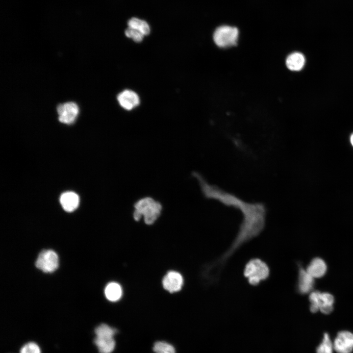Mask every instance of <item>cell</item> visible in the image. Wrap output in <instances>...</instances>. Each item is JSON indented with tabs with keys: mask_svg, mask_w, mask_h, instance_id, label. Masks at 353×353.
Returning a JSON list of instances; mask_svg holds the SVG:
<instances>
[{
	"mask_svg": "<svg viewBox=\"0 0 353 353\" xmlns=\"http://www.w3.org/2000/svg\"><path fill=\"white\" fill-rule=\"evenodd\" d=\"M133 206L134 219L138 221L143 217L144 222L148 225L153 224L157 220L161 214L162 208L159 202L149 197L138 200Z\"/></svg>",
	"mask_w": 353,
	"mask_h": 353,
	"instance_id": "cell-1",
	"label": "cell"
},
{
	"mask_svg": "<svg viewBox=\"0 0 353 353\" xmlns=\"http://www.w3.org/2000/svg\"><path fill=\"white\" fill-rule=\"evenodd\" d=\"M244 276L252 286L258 285L262 281L267 280L270 275V269L268 264L259 258L249 260L246 264Z\"/></svg>",
	"mask_w": 353,
	"mask_h": 353,
	"instance_id": "cell-2",
	"label": "cell"
},
{
	"mask_svg": "<svg viewBox=\"0 0 353 353\" xmlns=\"http://www.w3.org/2000/svg\"><path fill=\"white\" fill-rule=\"evenodd\" d=\"M94 343L100 353H111L115 346L114 335L115 330L106 324H101L95 330Z\"/></svg>",
	"mask_w": 353,
	"mask_h": 353,
	"instance_id": "cell-3",
	"label": "cell"
},
{
	"mask_svg": "<svg viewBox=\"0 0 353 353\" xmlns=\"http://www.w3.org/2000/svg\"><path fill=\"white\" fill-rule=\"evenodd\" d=\"M239 35V30L236 27L222 25L217 27L213 34L215 43L219 47L227 48L235 46Z\"/></svg>",
	"mask_w": 353,
	"mask_h": 353,
	"instance_id": "cell-4",
	"label": "cell"
},
{
	"mask_svg": "<svg viewBox=\"0 0 353 353\" xmlns=\"http://www.w3.org/2000/svg\"><path fill=\"white\" fill-rule=\"evenodd\" d=\"M59 260L57 253L52 250L42 251L39 254L35 265L37 268L45 273H51L58 267Z\"/></svg>",
	"mask_w": 353,
	"mask_h": 353,
	"instance_id": "cell-5",
	"label": "cell"
},
{
	"mask_svg": "<svg viewBox=\"0 0 353 353\" xmlns=\"http://www.w3.org/2000/svg\"><path fill=\"white\" fill-rule=\"evenodd\" d=\"M59 121L65 124L70 125L75 122L79 113L77 104L72 101L60 104L57 107Z\"/></svg>",
	"mask_w": 353,
	"mask_h": 353,
	"instance_id": "cell-6",
	"label": "cell"
},
{
	"mask_svg": "<svg viewBox=\"0 0 353 353\" xmlns=\"http://www.w3.org/2000/svg\"><path fill=\"white\" fill-rule=\"evenodd\" d=\"M337 353H352L353 351V333L348 330L338 332L333 342Z\"/></svg>",
	"mask_w": 353,
	"mask_h": 353,
	"instance_id": "cell-7",
	"label": "cell"
},
{
	"mask_svg": "<svg viewBox=\"0 0 353 353\" xmlns=\"http://www.w3.org/2000/svg\"><path fill=\"white\" fill-rule=\"evenodd\" d=\"M183 283L181 275L175 271L168 272L162 279L163 288L170 293H175L181 290Z\"/></svg>",
	"mask_w": 353,
	"mask_h": 353,
	"instance_id": "cell-8",
	"label": "cell"
},
{
	"mask_svg": "<svg viewBox=\"0 0 353 353\" xmlns=\"http://www.w3.org/2000/svg\"><path fill=\"white\" fill-rule=\"evenodd\" d=\"M117 99L120 105L127 110L132 109L138 105L140 102L137 94L129 90H125L120 93Z\"/></svg>",
	"mask_w": 353,
	"mask_h": 353,
	"instance_id": "cell-9",
	"label": "cell"
},
{
	"mask_svg": "<svg viewBox=\"0 0 353 353\" xmlns=\"http://www.w3.org/2000/svg\"><path fill=\"white\" fill-rule=\"evenodd\" d=\"M314 277L303 268H300L298 275V290L302 294L309 293L314 285Z\"/></svg>",
	"mask_w": 353,
	"mask_h": 353,
	"instance_id": "cell-10",
	"label": "cell"
},
{
	"mask_svg": "<svg viewBox=\"0 0 353 353\" xmlns=\"http://www.w3.org/2000/svg\"><path fill=\"white\" fill-rule=\"evenodd\" d=\"M60 202L66 211L72 212L78 207L79 199L78 196L75 192H66L61 195Z\"/></svg>",
	"mask_w": 353,
	"mask_h": 353,
	"instance_id": "cell-11",
	"label": "cell"
},
{
	"mask_svg": "<svg viewBox=\"0 0 353 353\" xmlns=\"http://www.w3.org/2000/svg\"><path fill=\"white\" fill-rule=\"evenodd\" d=\"M327 266L324 260L320 258L313 259L307 267L306 271L314 278L321 277L326 273Z\"/></svg>",
	"mask_w": 353,
	"mask_h": 353,
	"instance_id": "cell-12",
	"label": "cell"
},
{
	"mask_svg": "<svg viewBox=\"0 0 353 353\" xmlns=\"http://www.w3.org/2000/svg\"><path fill=\"white\" fill-rule=\"evenodd\" d=\"M305 63V58L303 55L298 52H293L289 55L286 60L287 68L291 70L298 71L301 70Z\"/></svg>",
	"mask_w": 353,
	"mask_h": 353,
	"instance_id": "cell-13",
	"label": "cell"
},
{
	"mask_svg": "<svg viewBox=\"0 0 353 353\" xmlns=\"http://www.w3.org/2000/svg\"><path fill=\"white\" fill-rule=\"evenodd\" d=\"M104 294L107 300L111 302H116L121 298L123 290L119 283L112 282L105 287Z\"/></svg>",
	"mask_w": 353,
	"mask_h": 353,
	"instance_id": "cell-14",
	"label": "cell"
},
{
	"mask_svg": "<svg viewBox=\"0 0 353 353\" xmlns=\"http://www.w3.org/2000/svg\"><path fill=\"white\" fill-rule=\"evenodd\" d=\"M128 27L136 29L144 35H148L150 32V28L148 23L144 20L136 18H132L128 21Z\"/></svg>",
	"mask_w": 353,
	"mask_h": 353,
	"instance_id": "cell-15",
	"label": "cell"
},
{
	"mask_svg": "<svg viewBox=\"0 0 353 353\" xmlns=\"http://www.w3.org/2000/svg\"><path fill=\"white\" fill-rule=\"evenodd\" d=\"M333 343L329 334L326 332L323 335L321 342L316 348V353H333Z\"/></svg>",
	"mask_w": 353,
	"mask_h": 353,
	"instance_id": "cell-16",
	"label": "cell"
},
{
	"mask_svg": "<svg viewBox=\"0 0 353 353\" xmlns=\"http://www.w3.org/2000/svg\"><path fill=\"white\" fill-rule=\"evenodd\" d=\"M155 353H176L175 348L171 344L163 341L155 343L153 348Z\"/></svg>",
	"mask_w": 353,
	"mask_h": 353,
	"instance_id": "cell-17",
	"label": "cell"
},
{
	"mask_svg": "<svg viewBox=\"0 0 353 353\" xmlns=\"http://www.w3.org/2000/svg\"><path fill=\"white\" fill-rule=\"evenodd\" d=\"M126 35L133 39L136 42H140L142 41L144 35L138 30L128 27L125 30Z\"/></svg>",
	"mask_w": 353,
	"mask_h": 353,
	"instance_id": "cell-18",
	"label": "cell"
},
{
	"mask_svg": "<svg viewBox=\"0 0 353 353\" xmlns=\"http://www.w3.org/2000/svg\"><path fill=\"white\" fill-rule=\"evenodd\" d=\"M20 353H41V351L35 343L29 342L21 348Z\"/></svg>",
	"mask_w": 353,
	"mask_h": 353,
	"instance_id": "cell-19",
	"label": "cell"
},
{
	"mask_svg": "<svg viewBox=\"0 0 353 353\" xmlns=\"http://www.w3.org/2000/svg\"><path fill=\"white\" fill-rule=\"evenodd\" d=\"M320 299L322 302L321 304H326L328 305H333L334 298L333 296L329 293H320Z\"/></svg>",
	"mask_w": 353,
	"mask_h": 353,
	"instance_id": "cell-20",
	"label": "cell"
},
{
	"mask_svg": "<svg viewBox=\"0 0 353 353\" xmlns=\"http://www.w3.org/2000/svg\"><path fill=\"white\" fill-rule=\"evenodd\" d=\"M311 304H314L318 305L320 307L322 303L320 299V292L318 291L313 292L310 293L309 297Z\"/></svg>",
	"mask_w": 353,
	"mask_h": 353,
	"instance_id": "cell-21",
	"label": "cell"
},
{
	"mask_svg": "<svg viewBox=\"0 0 353 353\" xmlns=\"http://www.w3.org/2000/svg\"><path fill=\"white\" fill-rule=\"evenodd\" d=\"M333 309V305L322 304L319 307V310L322 313L325 314L330 313Z\"/></svg>",
	"mask_w": 353,
	"mask_h": 353,
	"instance_id": "cell-22",
	"label": "cell"
},
{
	"mask_svg": "<svg viewBox=\"0 0 353 353\" xmlns=\"http://www.w3.org/2000/svg\"><path fill=\"white\" fill-rule=\"evenodd\" d=\"M350 140H351V143L353 146V134L351 136Z\"/></svg>",
	"mask_w": 353,
	"mask_h": 353,
	"instance_id": "cell-23",
	"label": "cell"
}]
</instances>
